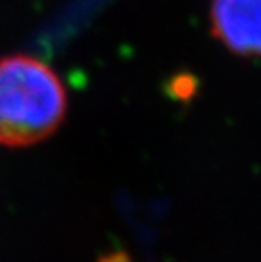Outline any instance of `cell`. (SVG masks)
I'll return each instance as SVG.
<instances>
[{"label": "cell", "mask_w": 261, "mask_h": 262, "mask_svg": "<svg viewBox=\"0 0 261 262\" xmlns=\"http://www.w3.org/2000/svg\"><path fill=\"white\" fill-rule=\"evenodd\" d=\"M68 112V95L48 63L31 54L0 58V144L26 147L51 137Z\"/></svg>", "instance_id": "1"}, {"label": "cell", "mask_w": 261, "mask_h": 262, "mask_svg": "<svg viewBox=\"0 0 261 262\" xmlns=\"http://www.w3.org/2000/svg\"><path fill=\"white\" fill-rule=\"evenodd\" d=\"M210 32L227 51L261 58V0H212Z\"/></svg>", "instance_id": "2"}, {"label": "cell", "mask_w": 261, "mask_h": 262, "mask_svg": "<svg viewBox=\"0 0 261 262\" xmlns=\"http://www.w3.org/2000/svg\"><path fill=\"white\" fill-rule=\"evenodd\" d=\"M112 262H115V259H114V260H112Z\"/></svg>", "instance_id": "3"}]
</instances>
